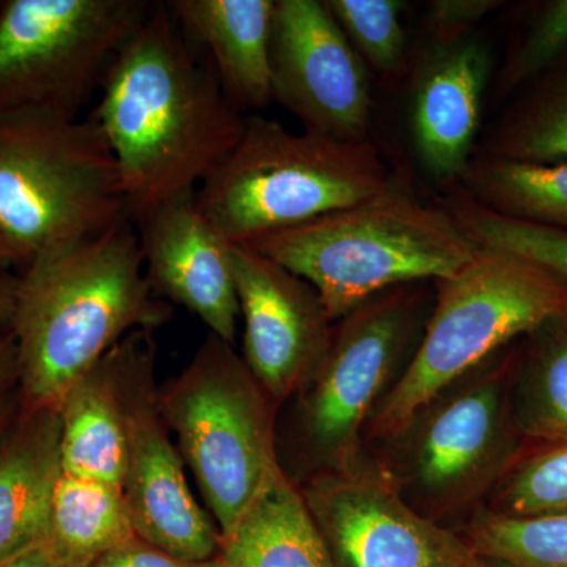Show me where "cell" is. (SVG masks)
I'll return each mask as SVG.
<instances>
[{
	"mask_svg": "<svg viewBox=\"0 0 567 567\" xmlns=\"http://www.w3.org/2000/svg\"><path fill=\"white\" fill-rule=\"evenodd\" d=\"M505 3L499 0H432L425 7L429 37H457L475 32L492 11Z\"/></svg>",
	"mask_w": 567,
	"mask_h": 567,
	"instance_id": "cell-30",
	"label": "cell"
},
{
	"mask_svg": "<svg viewBox=\"0 0 567 567\" xmlns=\"http://www.w3.org/2000/svg\"><path fill=\"white\" fill-rule=\"evenodd\" d=\"M20 390L18 383L0 386V442L20 412Z\"/></svg>",
	"mask_w": 567,
	"mask_h": 567,
	"instance_id": "cell-34",
	"label": "cell"
},
{
	"mask_svg": "<svg viewBox=\"0 0 567 567\" xmlns=\"http://www.w3.org/2000/svg\"><path fill=\"white\" fill-rule=\"evenodd\" d=\"M130 221L117 163L92 117H0V241L18 270Z\"/></svg>",
	"mask_w": 567,
	"mask_h": 567,
	"instance_id": "cell-6",
	"label": "cell"
},
{
	"mask_svg": "<svg viewBox=\"0 0 567 567\" xmlns=\"http://www.w3.org/2000/svg\"><path fill=\"white\" fill-rule=\"evenodd\" d=\"M334 567H468V540L417 513L388 470L358 458L301 488Z\"/></svg>",
	"mask_w": 567,
	"mask_h": 567,
	"instance_id": "cell-11",
	"label": "cell"
},
{
	"mask_svg": "<svg viewBox=\"0 0 567 567\" xmlns=\"http://www.w3.org/2000/svg\"><path fill=\"white\" fill-rule=\"evenodd\" d=\"M567 315V281L496 249H477L456 275L435 282L415 353L372 413V434L399 439L435 399L520 336Z\"/></svg>",
	"mask_w": 567,
	"mask_h": 567,
	"instance_id": "cell-4",
	"label": "cell"
},
{
	"mask_svg": "<svg viewBox=\"0 0 567 567\" xmlns=\"http://www.w3.org/2000/svg\"><path fill=\"white\" fill-rule=\"evenodd\" d=\"M18 286H20V275L13 274V270L0 268V333H9L13 327Z\"/></svg>",
	"mask_w": 567,
	"mask_h": 567,
	"instance_id": "cell-32",
	"label": "cell"
},
{
	"mask_svg": "<svg viewBox=\"0 0 567 567\" xmlns=\"http://www.w3.org/2000/svg\"><path fill=\"white\" fill-rule=\"evenodd\" d=\"M166 7L235 110L248 117L274 103L275 0H171Z\"/></svg>",
	"mask_w": 567,
	"mask_h": 567,
	"instance_id": "cell-17",
	"label": "cell"
},
{
	"mask_svg": "<svg viewBox=\"0 0 567 567\" xmlns=\"http://www.w3.org/2000/svg\"><path fill=\"white\" fill-rule=\"evenodd\" d=\"M491 74V51L473 32L429 37L417 55L410 99L413 147L425 173L446 188L475 155Z\"/></svg>",
	"mask_w": 567,
	"mask_h": 567,
	"instance_id": "cell-15",
	"label": "cell"
},
{
	"mask_svg": "<svg viewBox=\"0 0 567 567\" xmlns=\"http://www.w3.org/2000/svg\"><path fill=\"white\" fill-rule=\"evenodd\" d=\"M0 268H7V270H14L17 264H14L13 256H11L6 245L0 241Z\"/></svg>",
	"mask_w": 567,
	"mask_h": 567,
	"instance_id": "cell-37",
	"label": "cell"
},
{
	"mask_svg": "<svg viewBox=\"0 0 567 567\" xmlns=\"http://www.w3.org/2000/svg\"><path fill=\"white\" fill-rule=\"evenodd\" d=\"M244 361L275 405L300 393L322 364L334 322L315 287L246 245H233Z\"/></svg>",
	"mask_w": 567,
	"mask_h": 567,
	"instance_id": "cell-13",
	"label": "cell"
},
{
	"mask_svg": "<svg viewBox=\"0 0 567 567\" xmlns=\"http://www.w3.org/2000/svg\"><path fill=\"white\" fill-rule=\"evenodd\" d=\"M126 420L122 492L134 533L186 561L221 555L223 536L197 503L185 462L159 410L152 331H134L118 342Z\"/></svg>",
	"mask_w": 567,
	"mask_h": 567,
	"instance_id": "cell-10",
	"label": "cell"
},
{
	"mask_svg": "<svg viewBox=\"0 0 567 567\" xmlns=\"http://www.w3.org/2000/svg\"><path fill=\"white\" fill-rule=\"evenodd\" d=\"M58 412L62 473L121 486L126 420L118 344L70 386Z\"/></svg>",
	"mask_w": 567,
	"mask_h": 567,
	"instance_id": "cell-19",
	"label": "cell"
},
{
	"mask_svg": "<svg viewBox=\"0 0 567 567\" xmlns=\"http://www.w3.org/2000/svg\"><path fill=\"white\" fill-rule=\"evenodd\" d=\"M0 567H58L51 561V558L44 554L41 548L29 551V554L22 555L11 559V561L2 563Z\"/></svg>",
	"mask_w": 567,
	"mask_h": 567,
	"instance_id": "cell-35",
	"label": "cell"
},
{
	"mask_svg": "<svg viewBox=\"0 0 567 567\" xmlns=\"http://www.w3.org/2000/svg\"><path fill=\"white\" fill-rule=\"evenodd\" d=\"M158 402L224 540L284 473L276 405L235 346L213 334L181 374L159 388Z\"/></svg>",
	"mask_w": 567,
	"mask_h": 567,
	"instance_id": "cell-7",
	"label": "cell"
},
{
	"mask_svg": "<svg viewBox=\"0 0 567 567\" xmlns=\"http://www.w3.org/2000/svg\"><path fill=\"white\" fill-rule=\"evenodd\" d=\"M475 155L528 163H567V51L525 85L477 141Z\"/></svg>",
	"mask_w": 567,
	"mask_h": 567,
	"instance_id": "cell-23",
	"label": "cell"
},
{
	"mask_svg": "<svg viewBox=\"0 0 567 567\" xmlns=\"http://www.w3.org/2000/svg\"><path fill=\"white\" fill-rule=\"evenodd\" d=\"M246 246L311 284L333 322L393 287L450 278L480 249L442 205L423 203L404 178Z\"/></svg>",
	"mask_w": 567,
	"mask_h": 567,
	"instance_id": "cell-3",
	"label": "cell"
},
{
	"mask_svg": "<svg viewBox=\"0 0 567 567\" xmlns=\"http://www.w3.org/2000/svg\"><path fill=\"white\" fill-rule=\"evenodd\" d=\"M502 516L567 513V445L533 458L502 495Z\"/></svg>",
	"mask_w": 567,
	"mask_h": 567,
	"instance_id": "cell-29",
	"label": "cell"
},
{
	"mask_svg": "<svg viewBox=\"0 0 567 567\" xmlns=\"http://www.w3.org/2000/svg\"><path fill=\"white\" fill-rule=\"evenodd\" d=\"M136 226L144 274L155 293L188 309L210 334L235 346L240 305L233 245L199 210L196 192L159 205Z\"/></svg>",
	"mask_w": 567,
	"mask_h": 567,
	"instance_id": "cell-14",
	"label": "cell"
},
{
	"mask_svg": "<svg viewBox=\"0 0 567 567\" xmlns=\"http://www.w3.org/2000/svg\"><path fill=\"white\" fill-rule=\"evenodd\" d=\"M468 544L477 557L513 567H567V513L481 517Z\"/></svg>",
	"mask_w": 567,
	"mask_h": 567,
	"instance_id": "cell-25",
	"label": "cell"
},
{
	"mask_svg": "<svg viewBox=\"0 0 567 567\" xmlns=\"http://www.w3.org/2000/svg\"><path fill=\"white\" fill-rule=\"evenodd\" d=\"M466 385L435 399L405 432L413 434L410 481L436 506L456 505L480 491L498 454L499 375L481 372Z\"/></svg>",
	"mask_w": 567,
	"mask_h": 567,
	"instance_id": "cell-16",
	"label": "cell"
},
{
	"mask_svg": "<svg viewBox=\"0 0 567 567\" xmlns=\"http://www.w3.org/2000/svg\"><path fill=\"white\" fill-rule=\"evenodd\" d=\"M454 185L496 215L567 233V163L473 155Z\"/></svg>",
	"mask_w": 567,
	"mask_h": 567,
	"instance_id": "cell-22",
	"label": "cell"
},
{
	"mask_svg": "<svg viewBox=\"0 0 567 567\" xmlns=\"http://www.w3.org/2000/svg\"><path fill=\"white\" fill-rule=\"evenodd\" d=\"M439 204L477 248L514 254L567 281V233L496 215L456 185L447 186Z\"/></svg>",
	"mask_w": 567,
	"mask_h": 567,
	"instance_id": "cell-24",
	"label": "cell"
},
{
	"mask_svg": "<svg viewBox=\"0 0 567 567\" xmlns=\"http://www.w3.org/2000/svg\"><path fill=\"white\" fill-rule=\"evenodd\" d=\"M13 334L21 410L58 409L70 386L134 331L173 319L152 289L132 223L21 270Z\"/></svg>",
	"mask_w": 567,
	"mask_h": 567,
	"instance_id": "cell-2",
	"label": "cell"
},
{
	"mask_svg": "<svg viewBox=\"0 0 567 567\" xmlns=\"http://www.w3.org/2000/svg\"><path fill=\"white\" fill-rule=\"evenodd\" d=\"M404 284L334 322L322 364L298 393V427L306 456L322 472L354 464L361 429L386 394L391 377L412 358L434 298L425 286Z\"/></svg>",
	"mask_w": 567,
	"mask_h": 567,
	"instance_id": "cell-9",
	"label": "cell"
},
{
	"mask_svg": "<svg viewBox=\"0 0 567 567\" xmlns=\"http://www.w3.org/2000/svg\"><path fill=\"white\" fill-rule=\"evenodd\" d=\"M155 3L2 0L0 117L78 118Z\"/></svg>",
	"mask_w": 567,
	"mask_h": 567,
	"instance_id": "cell-8",
	"label": "cell"
},
{
	"mask_svg": "<svg viewBox=\"0 0 567 567\" xmlns=\"http://www.w3.org/2000/svg\"><path fill=\"white\" fill-rule=\"evenodd\" d=\"M536 339L535 406L529 427L550 439H567V315L529 333Z\"/></svg>",
	"mask_w": 567,
	"mask_h": 567,
	"instance_id": "cell-28",
	"label": "cell"
},
{
	"mask_svg": "<svg viewBox=\"0 0 567 567\" xmlns=\"http://www.w3.org/2000/svg\"><path fill=\"white\" fill-rule=\"evenodd\" d=\"M365 69L383 81L402 76L409 62V44L401 14L402 0H324Z\"/></svg>",
	"mask_w": 567,
	"mask_h": 567,
	"instance_id": "cell-26",
	"label": "cell"
},
{
	"mask_svg": "<svg viewBox=\"0 0 567 567\" xmlns=\"http://www.w3.org/2000/svg\"><path fill=\"white\" fill-rule=\"evenodd\" d=\"M219 567H334L301 488L286 472L223 540Z\"/></svg>",
	"mask_w": 567,
	"mask_h": 567,
	"instance_id": "cell-20",
	"label": "cell"
},
{
	"mask_svg": "<svg viewBox=\"0 0 567 567\" xmlns=\"http://www.w3.org/2000/svg\"><path fill=\"white\" fill-rule=\"evenodd\" d=\"M61 475L58 409L20 406L0 442V565L41 547Z\"/></svg>",
	"mask_w": 567,
	"mask_h": 567,
	"instance_id": "cell-18",
	"label": "cell"
},
{
	"mask_svg": "<svg viewBox=\"0 0 567 567\" xmlns=\"http://www.w3.org/2000/svg\"><path fill=\"white\" fill-rule=\"evenodd\" d=\"M270 58L274 103L305 132L369 141V71L324 0H275Z\"/></svg>",
	"mask_w": 567,
	"mask_h": 567,
	"instance_id": "cell-12",
	"label": "cell"
},
{
	"mask_svg": "<svg viewBox=\"0 0 567 567\" xmlns=\"http://www.w3.org/2000/svg\"><path fill=\"white\" fill-rule=\"evenodd\" d=\"M91 117L114 153L130 221L196 192L234 151L246 115L224 95L166 3L118 52Z\"/></svg>",
	"mask_w": 567,
	"mask_h": 567,
	"instance_id": "cell-1",
	"label": "cell"
},
{
	"mask_svg": "<svg viewBox=\"0 0 567 567\" xmlns=\"http://www.w3.org/2000/svg\"><path fill=\"white\" fill-rule=\"evenodd\" d=\"M136 536L122 487L62 473L41 550L58 567H89Z\"/></svg>",
	"mask_w": 567,
	"mask_h": 567,
	"instance_id": "cell-21",
	"label": "cell"
},
{
	"mask_svg": "<svg viewBox=\"0 0 567 567\" xmlns=\"http://www.w3.org/2000/svg\"><path fill=\"white\" fill-rule=\"evenodd\" d=\"M89 567H219V557L212 561H186L134 536Z\"/></svg>",
	"mask_w": 567,
	"mask_h": 567,
	"instance_id": "cell-31",
	"label": "cell"
},
{
	"mask_svg": "<svg viewBox=\"0 0 567 567\" xmlns=\"http://www.w3.org/2000/svg\"><path fill=\"white\" fill-rule=\"evenodd\" d=\"M468 567H513L506 565V563L496 561V559L484 558V557H473L472 561H470Z\"/></svg>",
	"mask_w": 567,
	"mask_h": 567,
	"instance_id": "cell-36",
	"label": "cell"
},
{
	"mask_svg": "<svg viewBox=\"0 0 567 567\" xmlns=\"http://www.w3.org/2000/svg\"><path fill=\"white\" fill-rule=\"evenodd\" d=\"M401 178L371 141L292 133L254 114L196 189V204L224 240L246 245L374 197Z\"/></svg>",
	"mask_w": 567,
	"mask_h": 567,
	"instance_id": "cell-5",
	"label": "cell"
},
{
	"mask_svg": "<svg viewBox=\"0 0 567 567\" xmlns=\"http://www.w3.org/2000/svg\"><path fill=\"white\" fill-rule=\"evenodd\" d=\"M18 383V352L13 334L0 333V386Z\"/></svg>",
	"mask_w": 567,
	"mask_h": 567,
	"instance_id": "cell-33",
	"label": "cell"
},
{
	"mask_svg": "<svg viewBox=\"0 0 567 567\" xmlns=\"http://www.w3.org/2000/svg\"><path fill=\"white\" fill-rule=\"evenodd\" d=\"M567 51V0L540 2L496 74V99L520 92Z\"/></svg>",
	"mask_w": 567,
	"mask_h": 567,
	"instance_id": "cell-27",
	"label": "cell"
}]
</instances>
